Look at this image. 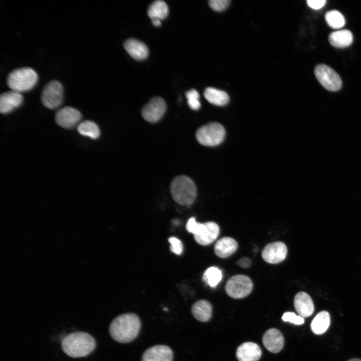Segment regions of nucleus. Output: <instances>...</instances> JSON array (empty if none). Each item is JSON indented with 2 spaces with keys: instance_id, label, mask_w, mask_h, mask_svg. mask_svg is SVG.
<instances>
[{
  "instance_id": "nucleus-32",
  "label": "nucleus",
  "mask_w": 361,
  "mask_h": 361,
  "mask_svg": "<svg viewBox=\"0 0 361 361\" xmlns=\"http://www.w3.org/2000/svg\"><path fill=\"white\" fill-rule=\"evenodd\" d=\"M202 225V223L197 222L194 217H192L187 222L186 229L189 232L195 235L199 232Z\"/></svg>"
},
{
  "instance_id": "nucleus-1",
  "label": "nucleus",
  "mask_w": 361,
  "mask_h": 361,
  "mask_svg": "<svg viewBox=\"0 0 361 361\" xmlns=\"http://www.w3.org/2000/svg\"><path fill=\"white\" fill-rule=\"evenodd\" d=\"M141 328L139 317L133 313L120 314L115 318L109 326V333L116 341L126 343L138 336Z\"/></svg>"
},
{
  "instance_id": "nucleus-8",
  "label": "nucleus",
  "mask_w": 361,
  "mask_h": 361,
  "mask_svg": "<svg viewBox=\"0 0 361 361\" xmlns=\"http://www.w3.org/2000/svg\"><path fill=\"white\" fill-rule=\"evenodd\" d=\"M315 76L326 89L330 91L339 90L342 81L339 75L332 68L325 64H319L314 69Z\"/></svg>"
},
{
  "instance_id": "nucleus-9",
  "label": "nucleus",
  "mask_w": 361,
  "mask_h": 361,
  "mask_svg": "<svg viewBox=\"0 0 361 361\" xmlns=\"http://www.w3.org/2000/svg\"><path fill=\"white\" fill-rule=\"evenodd\" d=\"M166 103L159 97L151 98L142 108L141 114L143 118L150 123L158 121L163 116L166 110Z\"/></svg>"
},
{
  "instance_id": "nucleus-30",
  "label": "nucleus",
  "mask_w": 361,
  "mask_h": 361,
  "mask_svg": "<svg viewBox=\"0 0 361 361\" xmlns=\"http://www.w3.org/2000/svg\"><path fill=\"white\" fill-rule=\"evenodd\" d=\"M230 0H210L209 5L210 8L217 12H221L225 10L230 5Z\"/></svg>"
},
{
  "instance_id": "nucleus-21",
  "label": "nucleus",
  "mask_w": 361,
  "mask_h": 361,
  "mask_svg": "<svg viewBox=\"0 0 361 361\" xmlns=\"http://www.w3.org/2000/svg\"><path fill=\"white\" fill-rule=\"evenodd\" d=\"M328 39L332 46L336 48H344L351 44L353 36L350 31L342 30L331 33Z\"/></svg>"
},
{
  "instance_id": "nucleus-6",
  "label": "nucleus",
  "mask_w": 361,
  "mask_h": 361,
  "mask_svg": "<svg viewBox=\"0 0 361 361\" xmlns=\"http://www.w3.org/2000/svg\"><path fill=\"white\" fill-rule=\"evenodd\" d=\"M253 283L247 276L236 275L231 277L225 286L227 294L231 297L240 299L247 296L253 289Z\"/></svg>"
},
{
  "instance_id": "nucleus-23",
  "label": "nucleus",
  "mask_w": 361,
  "mask_h": 361,
  "mask_svg": "<svg viewBox=\"0 0 361 361\" xmlns=\"http://www.w3.org/2000/svg\"><path fill=\"white\" fill-rule=\"evenodd\" d=\"M330 321L329 313L326 311H322L319 312L312 320L311 329L316 334H323L328 329Z\"/></svg>"
},
{
  "instance_id": "nucleus-28",
  "label": "nucleus",
  "mask_w": 361,
  "mask_h": 361,
  "mask_svg": "<svg viewBox=\"0 0 361 361\" xmlns=\"http://www.w3.org/2000/svg\"><path fill=\"white\" fill-rule=\"evenodd\" d=\"M186 96L189 107L193 110H197L201 107L199 101L200 95L195 89H191L186 93Z\"/></svg>"
},
{
  "instance_id": "nucleus-34",
  "label": "nucleus",
  "mask_w": 361,
  "mask_h": 361,
  "mask_svg": "<svg viewBox=\"0 0 361 361\" xmlns=\"http://www.w3.org/2000/svg\"><path fill=\"white\" fill-rule=\"evenodd\" d=\"M251 260L248 257H243L237 262L239 266L244 268H249L251 265Z\"/></svg>"
},
{
  "instance_id": "nucleus-36",
  "label": "nucleus",
  "mask_w": 361,
  "mask_h": 361,
  "mask_svg": "<svg viewBox=\"0 0 361 361\" xmlns=\"http://www.w3.org/2000/svg\"><path fill=\"white\" fill-rule=\"evenodd\" d=\"M347 361H361V359H359V358H354L350 359L348 360Z\"/></svg>"
},
{
  "instance_id": "nucleus-19",
  "label": "nucleus",
  "mask_w": 361,
  "mask_h": 361,
  "mask_svg": "<svg viewBox=\"0 0 361 361\" xmlns=\"http://www.w3.org/2000/svg\"><path fill=\"white\" fill-rule=\"evenodd\" d=\"M238 244L234 239L224 237L216 243L214 252L218 257L225 258L232 255L236 252Z\"/></svg>"
},
{
  "instance_id": "nucleus-14",
  "label": "nucleus",
  "mask_w": 361,
  "mask_h": 361,
  "mask_svg": "<svg viewBox=\"0 0 361 361\" xmlns=\"http://www.w3.org/2000/svg\"><path fill=\"white\" fill-rule=\"evenodd\" d=\"M220 233L219 226L213 222L202 224L198 233L194 235L195 241L201 245H208L214 242Z\"/></svg>"
},
{
  "instance_id": "nucleus-22",
  "label": "nucleus",
  "mask_w": 361,
  "mask_h": 361,
  "mask_svg": "<svg viewBox=\"0 0 361 361\" xmlns=\"http://www.w3.org/2000/svg\"><path fill=\"white\" fill-rule=\"evenodd\" d=\"M204 95L210 103L217 106H224L229 101V95L226 92L212 87L207 88Z\"/></svg>"
},
{
  "instance_id": "nucleus-31",
  "label": "nucleus",
  "mask_w": 361,
  "mask_h": 361,
  "mask_svg": "<svg viewBox=\"0 0 361 361\" xmlns=\"http://www.w3.org/2000/svg\"><path fill=\"white\" fill-rule=\"evenodd\" d=\"M170 244V250L176 255H180L183 251V245L180 240L176 237H171L168 239Z\"/></svg>"
},
{
  "instance_id": "nucleus-15",
  "label": "nucleus",
  "mask_w": 361,
  "mask_h": 361,
  "mask_svg": "<svg viewBox=\"0 0 361 361\" xmlns=\"http://www.w3.org/2000/svg\"><path fill=\"white\" fill-rule=\"evenodd\" d=\"M262 342L268 351L277 353L282 349L284 340L283 335L278 329L270 328L264 334Z\"/></svg>"
},
{
  "instance_id": "nucleus-4",
  "label": "nucleus",
  "mask_w": 361,
  "mask_h": 361,
  "mask_svg": "<svg viewBox=\"0 0 361 361\" xmlns=\"http://www.w3.org/2000/svg\"><path fill=\"white\" fill-rule=\"evenodd\" d=\"M38 75L30 67L16 69L11 72L7 78V83L11 90L19 92L32 90L37 84Z\"/></svg>"
},
{
  "instance_id": "nucleus-26",
  "label": "nucleus",
  "mask_w": 361,
  "mask_h": 361,
  "mask_svg": "<svg viewBox=\"0 0 361 361\" xmlns=\"http://www.w3.org/2000/svg\"><path fill=\"white\" fill-rule=\"evenodd\" d=\"M222 278L221 271L215 267L208 268L204 272L203 278L210 286L214 287L220 282Z\"/></svg>"
},
{
  "instance_id": "nucleus-7",
  "label": "nucleus",
  "mask_w": 361,
  "mask_h": 361,
  "mask_svg": "<svg viewBox=\"0 0 361 361\" xmlns=\"http://www.w3.org/2000/svg\"><path fill=\"white\" fill-rule=\"evenodd\" d=\"M63 87L57 80H53L47 83L43 89L41 95L43 104L50 109L59 107L63 101Z\"/></svg>"
},
{
  "instance_id": "nucleus-29",
  "label": "nucleus",
  "mask_w": 361,
  "mask_h": 361,
  "mask_svg": "<svg viewBox=\"0 0 361 361\" xmlns=\"http://www.w3.org/2000/svg\"><path fill=\"white\" fill-rule=\"evenodd\" d=\"M282 319L284 321H287L296 325H301L304 323L303 317L300 315H296L294 312H287L283 314Z\"/></svg>"
},
{
  "instance_id": "nucleus-5",
  "label": "nucleus",
  "mask_w": 361,
  "mask_h": 361,
  "mask_svg": "<svg viewBox=\"0 0 361 361\" xmlns=\"http://www.w3.org/2000/svg\"><path fill=\"white\" fill-rule=\"evenodd\" d=\"M226 132L224 127L217 122H211L199 128L196 133L198 141L206 146H214L224 140Z\"/></svg>"
},
{
  "instance_id": "nucleus-27",
  "label": "nucleus",
  "mask_w": 361,
  "mask_h": 361,
  "mask_svg": "<svg viewBox=\"0 0 361 361\" xmlns=\"http://www.w3.org/2000/svg\"><path fill=\"white\" fill-rule=\"evenodd\" d=\"M325 18L327 24L333 29L341 28L345 23L343 15L336 10L327 12L325 15Z\"/></svg>"
},
{
  "instance_id": "nucleus-24",
  "label": "nucleus",
  "mask_w": 361,
  "mask_h": 361,
  "mask_svg": "<svg viewBox=\"0 0 361 361\" xmlns=\"http://www.w3.org/2000/svg\"><path fill=\"white\" fill-rule=\"evenodd\" d=\"M168 8L163 1H156L149 6L147 10L148 17L152 20H162L168 15Z\"/></svg>"
},
{
  "instance_id": "nucleus-10",
  "label": "nucleus",
  "mask_w": 361,
  "mask_h": 361,
  "mask_svg": "<svg viewBox=\"0 0 361 361\" xmlns=\"http://www.w3.org/2000/svg\"><path fill=\"white\" fill-rule=\"evenodd\" d=\"M82 115L77 109L66 106L59 109L55 115L56 123L61 127L69 129L75 127L81 120Z\"/></svg>"
},
{
  "instance_id": "nucleus-13",
  "label": "nucleus",
  "mask_w": 361,
  "mask_h": 361,
  "mask_svg": "<svg viewBox=\"0 0 361 361\" xmlns=\"http://www.w3.org/2000/svg\"><path fill=\"white\" fill-rule=\"evenodd\" d=\"M24 97L19 92L13 90L3 93L0 96V112L3 114L10 113L23 103Z\"/></svg>"
},
{
  "instance_id": "nucleus-11",
  "label": "nucleus",
  "mask_w": 361,
  "mask_h": 361,
  "mask_svg": "<svg viewBox=\"0 0 361 361\" xmlns=\"http://www.w3.org/2000/svg\"><path fill=\"white\" fill-rule=\"evenodd\" d=\"M287 253V249L285 244L280 241L275 242L268 244L264 247L262 257L268 263L276 264L285 259Z\"/></svg>"
},
{
  "instance_id": "nucleus-20",
  "label": "nucleus",
  "mask_w": 361,
  "mask_h": 361,
  "mask_svg": "<svg viewBox=\"0 0 361 361\" xmlns=\"http://www.w3.org/2000/svg\"><path fill=\"white\" fill-rule=\"evenodd\" d=\"M191 311L197 320L202 322H207L212 317V306L208 301L200 300L192 305Z\"/></svg>"
},
{
  "instance_id": "nucleus-33",
  "label": "nucleus",
  "mask_w": 361,
  "mask_h": 361,
  "mask_svg": "<svg viewBox=\"0 0 361 361\" xmlns=\"http://www.w3.org/2000/svg\"><path fill=\"white\" fill-rule=\"evenodd\" d=\"M307 4L309 7L314 10H318L322 8L325 4V0H308Z\"/></svg>"
},
{
  "instance_id": "nucleus-25",
  "label": "nucleus",
  "mask_w": 361,
  "mask_h": 361,
  "mask_svg": "<svg viewBox=\"0 0 361 361\" xmlns=\"http://www.w3.org/2000/svg\"><path fill=\"white\" fill-rule=\"evenodd\" d=\"M78 132L82 135L96 139L99 137L100 130L98 125L90 120L83 121L77 126Z\"/></svg>"
},
{
  "instance_id": "nucleus-12",
  "label": "nucleus",
  "mask_w": 361,
  "mask_h": 361,
  "mask_svg": "<svg viewBox=\"0 0 361 361\" xmlns=\"http://www.w3.org/2000/svg\"><path fill=\"white\" fill-rule=\"evenodd\" d=\"M173 356V351L169 346L158 344L145 350L141 361H172Z\"/></svg>"
},
{
  "instance_id": "nucleus-18",
  "label": "nucleus",
  "mask_w": 361,
  "mask_h": 361,
  "mask_svg": "<svg viewBox=\"0 0 361 361\" xmlns=\"http://www.w3.org/2000/svg\"><path fill=\"white\" fill-rule=\"evenodd\" d=\"M124 47L129 55L136 60H142L147 58L148 50L143 43L134 39L126 40Z\"/></svg>"
},
{
  "instance_id": "nucleus-2",
  "label": "nucleus",
  "mask_w": 361,
  "mask_h": 361,
  "mask_svg": "<svg viewBox=\"0 0 361 361\" xmlns=\"http://www.w3.org/2000/svg\"><path fill=\"white\" fill-rule=\"evenodd\" d=\"M61 345L64 352L69 356L80 357L92 352L95 348L96 342L93 337L88 333L75 332L64 337Z\"/></svg>"
},
{
  "instance_id": "nucleus-16",
  "label": "nucleus",
  "mask_w": 361,
  "mask_h": 361,
  "mask_svg": "<svg viewBox=\"0 0 361 361\" xmlns=\"http://www.w3.org/2000/svg\"><path fill=\"white\" fill-rule=\"evenodd\" d=\"M262 354V351L256 343L246 342L241 344L236 351V356L239 361H257Z\"/></svg>"
},
{
  "instance_id": "nucleus-3",
  "label": "nucleus",
  "mask_w": 361,
  "mask_h": 361,
  "mask_svg": "<svg viewBox=\"0 0 361 361\" xmlns=\"http://www.w3.org/2000/svg\"><path fill=\"white\" fill-rule=\"evenodd\" d=\"M170 190L173 199L182 206L192 205L197 197L195 184L190 177L185 175L175 177L171 183Z\"/></svg>"
},
{
  "instance_id": "nucleus-35",
  "label": "nucleus",
  "mask_w": 361,
  "mask_h": 361,
  "mask_svg": "<svg viewBox=\"0 0 361 361\" xmlns=\"http://www.w3.org/2000/svg\"><path fill=\"white\" fill-rule=\"evenodd\" d=\"M152 24L155 27H159L161 25V20L158 19L152 20Z\"/></svg>"
},
{
  "instance_id": "nucleus-17",
  "label": "nucleus",
  "mask_w": 361,
  "mask_h": 361,
  "mask_svg": "<svg viewBox=\"0 0 361 361\" xmlns=\"http://www.w3.org/2000/svg\"><path fill=\"white\" fill-rule=\"evenodd\" d=\"M294 306L297 312L302 317L310 316L314 310L311 298L304 292L296 294L294 299Z\"/></svg>"
}]
</instances>
